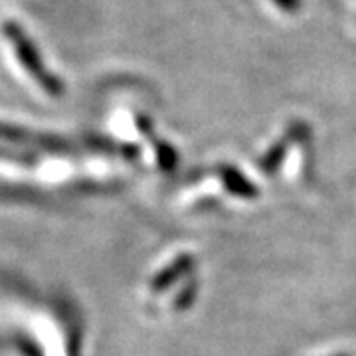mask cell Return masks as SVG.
I'll list each match as a JSON object with an SVG mask.
<instances>
[{
  "instance_id": "4",
  "label": "cell",
  "mask_w": 356,
  "mask_h": 356,
  "mask_svg": "<svg viewBox=\"0 0 356 356\" xmlns=\"http://www.w3.org/2000/svg\"><path fill=\"white\" fill-rule=\"evenodd\" d=\"M194 264H196V259H194L192 254L177 255L168 266L163 267L153 280H151V285H149L151 293H165L175 283L182 281L184 277H188L191 271L194 269Z\"/></svg>"
},
{
  "instance_id": "2",
  "label": "cell",
  "mask_w": 356,
  "mask_h": 356,
  "mask_svg": "<svg viewBox=\"0 0 356 356\" xmlns=\"http://www.w3.org/2000/svg\"><path fill=\"white\" fill-rule=\"evenodd\" d=\"M0 140H8L14 145H34L40 147L42 151L58 154L76 153L77 147L67 139H62L58 135H50V133H32L24 127L18 125H10V123H2L0 121Z\"/></svg>"
},
{
  "instance_id": "7",
  "label": "cell",
  "mask_w": 356,
  "mask_h": 356,
  "mask_svg": "<svg viewBox=\"0 0 356 356\" xmlns=\"http://www.w3.org/2000/svg\"><path fill=\"white\" fill-rule=\"evenodd\" d=\"M86 145L91 147V149H95V151H102V153L121 154L127 161H135L140 154V149L137 145H131V143H115L111 139H102V137H95V135H88L86 137Z\"/></svg>"
},
{
  "instance_id": "14",
  "label": "cell",
  "mask_w": 356,
  "mask_h": 356,
  "mask_svg": "<svg viewBox=\"0 0 356 356\" xmlns=\"http://www.w3.org/2000/svg\"><path fill=\"white\" fill-rule=\"evenodd\" d=\"M332 356H350V355H344V353H341V355H332Z\"/></svg>"
},
{
  "instance_id": "11",
  "label": "cell",
  "mask_w": 356,
  "mask_h": 356,
  "mask_svg": "<svg viewBox=\"0 0 356 356\" xmlns=\"http://www.w3.org/2000/svg\"><path fill=\"white\" fill-rule=\"evenodd\" d=\"M0 161H13V163L24 166L36 165V156L32 153H20V151L8 149V147H0Z\"/></svg>"
},
{
  "instance_id": "12",
  "label": "cell",
  "mask_w": 356,
  "mask_h": 356,
  "mask_svg": "<svg viewBox=\"0 0 356 356\" xmlns=\"http://www.w3.org/2000/svg\"><path fill=\"white\" fill-rule=\"evenodd\" d=\"M137 129H139L140 135H145V137H147L149 140L154 137L153 119H151V117H145V115H137Z\"/></svg>"
},
{
  "instance_id": "10",
  "label": "cell",
  "mask_w": 356,
  "mask_h": 356,
  "mask_svg": "<svg viewBox=\"0 0 356 356\" xmlns=\"http://www.w3.org/2000/svg\"><path fill=\"white\" fill-rule=\"evenodd\" d=\"M14 346L22 356H44V350L36 344V341L22 332L14 337Z\"/></svg>"
},
{
  "instance_id": "13",
  "label": "cell",
  "mask_w": 356,
  "mask_h": 356,
  "mask_svg": "<svg viewBox=\"0 0 356 356\" xmlns=\"http://www.w3.org/2000/svg\"><path fill=\"white\" fill-rule=\"evenodd\" d=\"M273 4L285 13H297L301 8V0H273Z\"/></svg>"
},
{
  "instance_id": "3",
  "label": "cell",
  "mask_w": 356,
  "mask_h": 356,
  "mask_svg": "<svg viewBox=\"0 0 356 356\" xmlns=\"http://www.w3.org/2000/svg\"><path fill=\"white\" fill-rule=\"evenodd\" d=\"M309 133H311V129L307 127V123H303V121H293L291 125L287 127V131H285V135H283L280 140H275V143L267 149L266 153L261 154V159L257 161L259 170H261L266 177H273V175L277 172V168L283 165V159H285V154H287L289 145H291V143L303 140L305 137H309Z\"/></svg>"
},
{
  "instance_id": "1",
  "label": "cell",
  "mask_w": 356,
  "mask_h": 356,
  "mask_svg": "<svg viewBox=\"0 0 356 356\" xmlns=\"http://www.w3.org/2000/svg\"><path fill=\"white\" fill-rule=\"evenodd\" d=\"M2 32H4L6 38L13 42L16 56H18V60H20V64H22L26 72L38 81L42 89L48 95H51V97H62L64 95V83H62V79L56 76V74L48 72V67L44 65V60L40 56L38 48L34 46L32 40L26 36L24 30L16 24V22H4L2 24Z\"/></svg>"
},
{
  "instance_id": "6",
  "label": "cell",
  "mask_w": 356,
  "mask_h": 356,
  "mask_svg": "<svg viewBox=\"0 0 356 356\" xmlns=\"http://www.w3.org/2000/svg\"><path fill=\"white\" fill-rule=\"evenodd\" d=\"M60 315L64 318L65 329V350L67 356H81V318L74 311V305L64 303Z\"/></svg>"
},
{
  "instance_id": "9",
  "label": "cell",
  "mask_w": 356,
  "mask_h": 356,
  "mask_svg": "<svg viewBox=\"0 0 356 356\" xmlns=\"http://www.w3.org/2000/svg\"><path fill=\"white\" fill-rule=\"evenodd\" d=\"M198 281L191 280L186 285H182V289L178 291V295L175 297V311H186L194 305L196 297H198Z\"/></svg>"
},
{
  "instance_id": "8",
  "label": "cell",
  "mask_w": 356,
  "mask_h": 356,
  "mask_svg": "<svg viewBox=\"0 0 356 356\" xmlns=\"http://www.w3.org/2000/svg\"><path fill=\"white\" fill-rule=\"evenodd\" d=\"M151 143H153L154 154H156V163L161 166V170H163V172H172L178 165L177 149H175L168 140L159 139L156 135L151 139Z\"/></svg>"
},
{
  "instance_id": "5",
  "label": "cell",
  "mask_w": 356,
  "mask_h": 356,
  "mask_svg": "<svg viewBox=\"0 0 356 356\" xmlns=\"http://www.w3.org/2000/svg\"><path fill=\"white\" fill-rule=\"evenodd\" d=\"M214 172H216V177L220 178V182L224 184V188L229 194H234L238 198H245V200L257 198V194H259L257 186L234 165H218L214 168Z\"/></svg>"
}]
</instances>
